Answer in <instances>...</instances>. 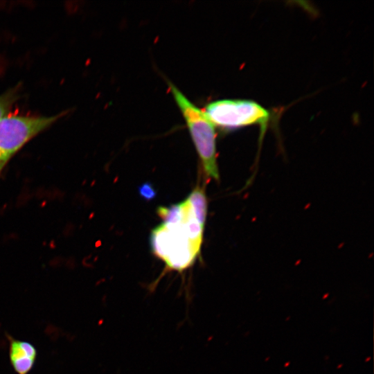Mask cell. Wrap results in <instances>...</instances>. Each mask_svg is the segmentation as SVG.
I'll return each mask as SVG.
<instances>
[{"mask_svg":"<svg viewBox=\"0 0 374 374\" xmlns=\"http://www.w3.org/2000/svg\"><path fill=\"white\" fill-rule=\"evenodd\" d=\"M28 116L10 114L0 119V159L6 163L28 141L63 116Z\"/></svg>","mask_w":374,"mask_h":374,"instance_id":"cell-4","label":"cell"},{"mask_svg":"<svg viewBox=\"0 0 374 374\" xmlns=\"http://www.w3.org/2000/svg\"><path fill=\"white\" fill-rule=\"evenodd\" d=\"M19 88L14 87L0 95V119L9 114L14 103L19 97Z\"/></svg>","mask_w":374,"mask_h":374,"instance_id":"cell-8","label":"cell"},{"mask_svg":"<svg viewBox=\"0 0 374 374\" xmlns=\"http://www.w3.org/2000/svg\"><path fill=\"white\" fill-rule=\"evenodd\" d=\"M139 193L145 200H152L157 196V191L150 182L141 184L139 188Z\"/></svg>","mask_w":374,"mask_h":374,"instance_id":"cell-9","label":"cell"},{"mask_svg":"<svg viewBox=\"0 0 374 374\" xmlns=\"http://www.w3.org/2000/svg\"><path fill=\"white\" fill-rule=\"evenodd\" d=\"M9 357L14 371L17 374H28L33 368L37 350L31 343L9 337Z\"/></svg>","mask_w":374,"mask_h":374,"instance_id":"cell-5","label":"cell"},{"mask_svg":"<svg viewBox=\"0 0 374 374\" xmlns=\"http://www.w3.org/2000/svg\"><path fill=\"white\" fill-rule=\"evenodd\" d=\"M186 199L190 203L198 222L204 228L208 208L207 197L204 187L197 185Z\"/></svg>","mask_w":374,"mask_h":374,"instance_id":"cell-6","label":"cell"},{"mask_svg":"<svg viewBox=\"0 0 374 374\" xmlns=\"http://www.w3.org/2000/svg\"><path fill=\"white\" fill-rule=\"evenodd\" d=\"M185 202L184 201L172 204L169 206H159L157 213L159 217L161 218L163 224H179L184 216Z\"/></svg>","mask_w":374,"mask_h":374,"instance_id":"cell-7","label":"cell"},{"mask_svg":"<svg viewBox=\"0 0 374 374\" xmlns=\"http://www.w3.org/2000/svg\"><path fill=\"white\" fill-rule=\"evenodd\" d=\"M169 89L187 125L206 177L219 181L215 125L204 112L196 107L172 82Z\"/></svg>","mask_w":374,"mask_h":374,"instance_id":"cell-1","label":"cell"},{"mask_svg":"<svg viewBox=\"0 0 374 374\" xmlns=\"http://www.w3.org/2000/svg\"><path fill=\"white\" fill-rule=\"evenodd\" d=\"M204 113L215 126L223 130L258 125L260 128V145L271 119V114L267 109L249 100H215L206 105Z\"/></svg>","mask_w":374,"mask_h":374,"instance_id":"cell-3","label":"cell"},{"mask_svg":"<svg viewBox=\"0 0 374 374\" xmlns=\"http://www.w3.org/2000/svg\"><path fill=\"white\" fill-rule=\"evenodd\" d=\"M150 240L153 254L162 260L170 271H184L200 253L201 247L190 240L181 222L175 225L162 223L156 226Z\"/></svg>","mask_w":374,"mask_h":374,"instance_id":"cell-2","label":"cell"},{"mask_svg":"<svg viewBox=\"0 0 374 374\" xmlns=\"http://www.w3.org/2000/svg\"><path fill=\"white\" fill-rule=\"evenodd\" d=\"M6 164V163L4 161H3L1 159H0V172L1 170H2L3 167L4 166V165Z\"/></svg>","mask_w":374,"mask_h":374,"instance_id":"cell-10","label":"cell"}]
</instances>
